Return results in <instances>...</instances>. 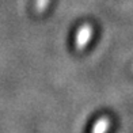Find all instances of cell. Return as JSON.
I'll return each mask as SVG.
<instances>
[{"instance_id": "1", "label": "cell", "mask_w": 133, "mask_h": 133, "mask_svg": "<svg viewBox=\"0 0 133 133\" xmlns=\"http://www.w3.org/2000/svg\"><path fill=\"white\" fill-rule=\"evenodd\" d=\"M92 34H94V29L90 23H84L79 27L77 33L75 35V48L76 50H83L86 48L90 41L92 38Z\"/></svg>"}, {"instance_id": "2", "label": "cell", "mask_w": 133, "mask_h": 133, "mask_svg": "<svg viewBox=\"0 0 133 133\" xmlns=\"http://www.w3.org/2000/svg\"><path fill=\"white\" fill-rule=\"evenodd\" d=\"M110 118L107 116H102L101 118H98L95 121V124L91 129V133H106L110 129Z\"/></svg>"}, {"instance_id": "3", "label": "cell", "mask_w": 133, "mask_h": 133, "mask_svg": "<svg viewBox=\"0 0 133 133\" xmlns=\"http://www.w3.org/2000/svg\"><path fill=\"white\" fill-rule=\"evenodd\" d=\"M48 4H49V0H37V3H35V5H37V12H44L48 7Z\"/></svg>"}]
</instances>
